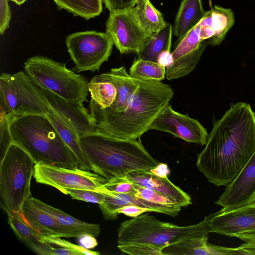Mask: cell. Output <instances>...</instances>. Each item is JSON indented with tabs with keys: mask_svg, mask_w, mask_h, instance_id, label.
Returning <instances> with one entry per match:
<instances>
[{
	"mask_svg": "<svg viewBox=\"0 0 255 255\" xmlns=\"http://www.w3.org/2000/svg\"><path fill=\"white\" fill-rule=\"evenodd\" d=\"M117 89L116 100L105 109L89 106L98 132L125 139H137L149 129L173 96L168 84L130 76L124 66L101 74Z\"/></svg>",
	"mask_w": 255,
	"mask_h": 255,
	"instance_id": "obj_1",
	"label": "cell"
},
{
	"mask_svg": "<svg viewBox=\"0 0 255 255\" xmlns=\"http://www.w3.org/2000/svg\"><path fill=\"white\" fill-rule=\"evenodd\" d=\"M255 152V112L245 102L232 104L214 122L196 166L211 183L227 186Z\"/></svg>",
	"mask_w": 255,
	"mask_h": 255,
	"instance_id": "obj_2",
	"label": "cell"
},
{
	"mask_svg": "<svg viewBox=\"0 0 255 255\" xmlns=\"http://www.w3.org/2000/svg\"><path fill=\"white\" fill-rule=\"evenodd\" d=\"M82 150L92 171L108 180L135 170H150L159 163L140 140L125 139L100 132L79 137Z\"/></svg>",
	"mask_w": 255,
	"mask_h": 255,
	"instance_id": "obj_3",
	"label": "cell"
},
{
	"mask_svg": "<svg viewBox=\"0 0 255 255\" xmlns=\"http://www.w3.org/2000/svg\"><path fill=\"white\" fill-rule=\"evenodd\" d=\"M13 143L28 153L35 164L78 168V162L45 115L12 117L9 125Z\"/></svg>",
	"mask_w": 255,
	"mask_h": 255,
	"instance_id": "obj_4",
	"label": "cell"
},
{
	"mask_svg": "<svg viewBox=\"0 0 255 255\" xmlns=\"http://www.w3.org/2000/svg\"><path fill=\"white\" fill-rule=\"evenodd\" d=\"M210 233L205 217L199 223L179 226L164 222L148 213L122 223L118 230V245L144 243L164 248L182 240L208 236Z\"/></svg>",
	"mask_w": 255,
	"mask_h": 255,
	"instance_id": "obj_5",
	"label": "cell"
},
{
	"mask_svg": "<svg viewBox=\"0 0 255 255\" xmlns=\"http://www.w3.org/2000/svg\"><path fill=\"white\" fill-rule=\"evenodd\" d=\"M25 72L40 89L64 100L83 104L87 101L88 82L85 77L68 69L65 64L36 55L24 63Z\"/></svg>",
	"mask_w": 255,
	"mask_h": 255,
	"instance_id": "obj_6",
	"label": "cell"
},
{
	"mask_svg": "<svg viewBox=\"0 0 255 255\" xmlns=\"http://www.w3.org/2000/svg\"><path fill=\"white\" fill-rule=\"evenodd\" d=\"M34 160L23 148L12 143L0 162L1 206L6 213L19 214L31 196Z\"/></svg>",
	"mask_w": 255,
	"mask_h": 255,
	"instance_id": "obj_7",
	"label": "cell"
},
{
	"mask_svg": "<svg viewBox=\"0 0 255 255\" xmlns=\"http://www.w3.org/2000/svg\"><path fill=\"white\" fill-rule=\"evenodd\" d=\"M51 110L40 88L25 72L2 73L0 76V121L7 115H46Z\"/></svg>",
	"mask_w": 255,
	"mask_h": 255,
	"instance_id": "obj_8",
	"label": "cell"
},
{
	"mask_svg": "<svg viewBox=\"0 0 255 255\" xmlns=\"http://www.w3.org/2000/svg\"><path fill=\"white\" fill-rule=\"evenodd\" d=\"M66 44L77 72L99 71L108 60L114 45L106 32L95 30L71 34L66 37Z\"/></svg>",
	"mask_w": 255,
	"mask_h": 255,
	"instance_id": "obj_9",
	"label": "cell"
},
{
	"mask_svg": "<svg viewBox=\"0 0 255 255\" xmlns=\"http://www.w3.org/2000/svg\"><path fill=\"white\" fill-rule=\"evenodd\" d=\"M33 176L37 183L51 186L64 194L66 189L101 192L103 185L108 181L93 171L41 164L34 165Z\"/></svg>",
	"mask_w": 255,
	"mask_h": 255,
	"instance_id": "obj_10",
	"label": "cell"
},
{
	"mask_svg": "<svg viewBox=\"0 0 255 255\" xmlns=\"http://www.w3.org/2000/svg\"><path fill=\"white\" fill-rule=\"evenodd\" d=\"M106 32L122 54L138 53L151 37L140 26L130 7L110 11Z\"/></svg>",
	"mask_w": 255,
	"mask_h": 255,
	"instance_id": "obj_11",
	"label": "cell"
},
{
	"mask_svg": "<svg viewBox=\"0 0 255 255\" xmlns=\"http://www.w3.org/2000/svg\"><path fill=\"white\" fill-rule=\"evenodd\" d=\"M149 129L168 132L188 142L201 145L206 144L209 134L198 120L175 111L169 103L152 122Z\"/></svg>",
	"mask_w": 255,
	"mask_h": 255,
	"instance_id": "obj_12",
	"label": "cell"
},
{
	"mask_svg": "<svg viewBox=\"0 0 255 255\" xmlns=\"http://www.w3.org/2000/svg\"><path fill=\"white\" fill-rule=\"evenodd\" d=\"M206 217L210 233L231 237L255 233V202L230 210L222 208Z\"/></svg>",
	"mask_w": 255,
	"mask_h": 255,
	"instance_id": "obj_13",
	"label": "cell"
},
{
	"mask_svg": "<svg viewBox=\"0 0 255 255\" xmlns=\"http://www.w3.org/2000/svg\"><path fill=\"white\" fill-rule=\"evenodd\" d=\"M255 202V152L238 176L226 186L215 203L224 210H230Z\"/></svg>",
	"mask_w": 255,
	"mask_h": 255,
	"instance_id": "obj_14",
	"label": "cell"
},
{
	"mask_svg": "<svg viewBox=\"0 0 255 255\" xmlns=\"http://www.w3.org/2000/svg\"><path fill=\"white\" fill-rule=\"evenodd\" d=\"M40 90L50 107L79 137L90 133L98 132L95 119L83 104L67 101L48 90Z\"/></svg>",
	"mask_w": 255,
	"mask_h": 255,
	"instance_id": "obj_15",
	"label": "cell"
},
{
	"mask_svg": "<svg viewBox=\"0 0 255 255\" xmlns=\"http://www.w3.org/2000/svg\"><path fill=\"white\" fill-rule=\"evenodd\" d=\"M18 214L40 237L71 238L64 227L52 216L34 205L30 198L25 202Z\"/></svg>",
	"mask_w": 255,
	"mask_h": 255,
	"instance_id": "obj_16",
	"label": "cell"
},
{
	"mask_svg": "<svg viewBox=\"0 0 255 255\" xmlns=\"http://www.w3.org/2000/svg\"><path fill=\"white\" fill-rule=\"evenodd\" d=\"M126 176L133 184L163 193L172 198L182 207L192 203L189 194L174 185L168 177H159L151 173L150 170H143L131 171Z\"/></svg>",
	"mask_w": 255,
	"mask_h": 255,
	"instance_id": "obj_17",
	"label": "cell"
},
{
	"mask_svg": "<svg viewBox=\"0 0 255 255\" xmlns=\"http://www.w3.org/2000/svg\"><path fill=\"white\" fill-rule=\"evenodd\" d=\"M30 199L34 205L55 218L69 232L71 237L80 238L86 236L96 237L99 235V225L80 221L37 198L31 197Z\"/></svg>",
	"mask_w": 255,
	"mask_h": 255,
	"instance_id": "obj_18",
	"label": "cell"
},
{
	"mask_svg": "<svg viewBox=\"0 0 255 255\" xmlns=\"http://www.w3.org/2000/svg\"><path fill=\"white\" fill-rule=\"evenodd\" d=\"M200 29L199 22L179 39V42L171 53L172 61L176 66L189 68L198 61L201 54L199 47L203 41L200 38Z\"/></svg>",
	"mask_w": 255,
	"mask_h": 255,
	"instance_id": "obj_19",
	"label": "cell"
},
{
	"mask_svg": "<svg viewBox=\"0 0 255 255\" xmlns=\"http://www.w3.org/2000/svg\"><path fill=\"white\" fill-rule=\"evenodd\" d=\"M209 236L182 240L165 246L163 255H229V248L218 246L208 243Z\"/></svg>",
	"mask_w": 255,
	"mask_h": 255,
	"instance_id": "obj_20",
	"label": "cell"
},
{
	"mask_svg": "<svg viewBox=\"0 0 255 255\" xmlns=\"http://www.w3.org/2000/svg\"><path fill=\"white\" fill-rule=\"evenodd\" d=\"M102 188L101 192L105 194V200L99 206L106 220H116L119 215L118 210L125 206L130 204L151 209L153 212L162 213L163 211L159 206L143 199L135 197L132 194L116 193L107 189L103 185Z\"/></svg>",
	"mask_w": 255,
	"mask_h": 255,
	"instance_id": "obj_21",
	"label": "cell"
},
{
	"mask_svg": "<svg viewBox=\"0 0 255 255\" xmlns=\"http://www.w3.org/2000/svg\"><path fill=\"white\" fill-rule=\"evenodd\" d=\"M202 0H183L176 14L173 28L179 39L197 25L204 16Z\"/></svg>",
	"mask_w": 255,
	"mask_h": 255,
	"instance_id": "obj_22",
	"label": "cell"
},
{
	"mask_svg": "<svg viewBox=\"0 0 255 255\" xmlns=\"http://www.w3.org/2000/svg\"><path fill=\"white\" fill-rule=\"evenodd\" d=\"M213 29L214 36L208 40V44L219 45L235 23L234 12L231 8L215 5L206 12L201 20Z\"/></svg>",
	"mask_w": 255,
	"mask_h": 255,
	"instance_id": "obj_23",
	"label": "cell"
},
{
	"mask_svg": "<svg viewBox=\"0 0 255 255\" xmlns=\"http://www.w3.org/2000/svg\"><path fill=\"white\" fill-rule=\"evenodd\" d=\"M46 116L63 141L74 154L78 162V168L86 171H92V168L82 150L79 136L76 132L52 109Z\"/></svg>",
	"mask_w": 255,
	"mask_h": 255,
	"instance_id": "obj_24",
	"label": "cell"
},
{
	"mask_svg": "<svg viewBox=\"0 0 255 255\" xmlns=\"http://www.w3.org/2000/svg\"><path fill=\"white\" fill-rule=\"evenodd\" d=\"M130 8L140 26L151 36L158 33L167 23L162 13L149 0H137Z\"/></svg>",
	"mask_w": 255,
	"mask_h": 255,
	"instance_id": "obj_25",
	"label": "cell"
},
{
	"mask_svg": "<svg viewBox=\"0 0 255 255\" xmlns=\"http://www.w3.org/2000/svg\"><path fill=\"white\" fill-rule=\"evenodd\" d=\"M7 222L18 239L35 253L48 255L49 245L41 241L37 235L18 214L6 213Z\"/></svg>",
	"mask_w": 255,
	"mask_h": 255,
	"instance_id": "obj_26",
	"label": "cell"
},
{
	"mask_svg": "<svg viewBox=\"0 0 255 255\" xmlns=\"http://www.w3.org/2000/svg\"><path fill=\"white\" fill-rule=\"evenodd\" d=\"M88 86L91 95L89 106L105 109L111 107L116 100L118 93L116 87L101 74L91 79Z\"/></svg>",
	"mask_w": 255,
	"mask_h": 255,
	"instance_id": "obj_27",
	"label": "cell"
},
{
	"mask_svg": "<svg viewBox=\"0 0 255 255\" xmlns=\"http://www.w3.org/2000/svg\"><path fill=\"white\" fill-rule=\"evenodd\" d=\"M173 28L170 23L155 35L151 36L138 53V59L157 62L160 54L164 51H170Z\"/></svg>",
	"mask_w": 255,
	"mask_h": 255,
	"instance_id": "obj_28",
	"label": "cell"
},
{
	"mask_svg": "<svg viewBox=\"0 0 255 255\" xmlns=\"http://www.w3.org/2000/svg\"><path fill=\"white\" fill-rule=\"evenodd\" d=\"M60 9L86 20L99 16L102 11V0H53Z\"/></svg>",
	"mask_w": 255,
	"mask_h": 255,
	"instance_id": "obj_29",
	"label": "cell"
},
{
	"mask_svg": "<svg viewBox=\"0 0 255 255\" xmlns=\"http://www.w3.org/2000/svg\"><path fill=\"white\" fill-rule=\"evenodd\" d=\"M135 193L134 196L154 203L165 212V214L175 217L181 210L176 201L169 196L154 190L134 184Z\"/></svg>",
	"mask_w": 255,
	"mask_h": 255,
	"instance_id": "obj_30",
	"label": "cell"
},
{
	"mask_svg": "<svg viewBox=\"0 0 255 255\" xmlns=\"http://www.w3.org/2000/svg\"><path fill=\"white\" fill-rule=\"evenodd\" d=\"M129 74L136 78L161 81L166 77V67L157 62L137 58L131 65Z\"/></svg>",
	"mask_w": 255,
	"mask_h": 255,
	"instance_id": "obj_31",
	"label": "cell"
},
{
	"mask_svg": "<svg viewBox=\"0 0 255 255\" xmlns=\"http://www.w3.org/2000/svg\"><path fill=\"white\" fill-rule=\"evenodd\" d=\"M118 248L123 253L131 255H163V247L151 244L133 243L118 245Z\"/></svg>",
	"mask_w": 255,
	"mask_h": 255,
	"instance_id": "obj_32",
	"label": "cell"
},
{
	"mask_svg": "<svg viewBox=\"0 0 255 255\" xmlns=\"http://www.w3.org/2000/svg\"><path fill=\"white\" fill-rule=\"evenodd\" d=\"M64 194L69 195L73 199L99 205L104 202L105 197L103 192L86 189H66Z\"/></svg>",
	"mask_w": 255,
	"mask_h": 255,
	"instance_id": "obj_33",
	"label": "cell"
},
{
	"mask_svg": "<svg viewBox=\"0 0 255 255\" xmlns=\"http://www.w3.org/2000/svg\"><path fill=\"white\" fill-rule=\"evenodd\" d=\"M13 117L12 114H9L7 115L2 120L0 121V161L4 158L9 147L13 143L9 128L10 122Z\"/></svg>",
	"mask_w": 255,
	"mask_h": 255,
	"instance_id": "obj_34",
	"label": "cell"
},
{
	"mask_svg": "<svg viewBox=\"0 0 255 255\" xmlns=\"http://www.w3.org/2000/svg\"><path fill=\"white\" fill-rule=\"evenodd\" d=\"M134 185L133 183L129 180L126 176L123 177H115L109 180L103 186L107 189L116 193L134 195Z\"/></svg>",
	"mask_w": 255,
	"mask_h": 255,
	"instance_id": "obj_35",
	"label": "cell"
},
{
	"mask_svg": "<svg viewBox=\"0 0 255 255\" xmlns=\"http://www.w3.org/2000/svg\"><path fill=\"white\" fill-rule=\"evenodd\" d=\"M40 240L42 243H46L52 246L74 250L78 253L79 255H98L100 254L99 252L91 251L81 246L76 245L65 240L61 239L60 237H40Z\"/></svg>",
	"mask_w": 255,
	"mask_h": 255,
	"instance_id": "obj_36",
	"label": "cell"
},
{
	"mask_svg": "<svg viewBox=\"0 0 255 255\" xmlns=\"http://www.w3.org/2000/svg\"><path fill=\"white\" fill-rule=\"evenodd\" d=\"M8 0H0V34H4L8 28L11 17V13L8 2Z\"/></svg>",
	"mask_w": 255,
	"mask_h": 255,
	"instance_id": "obj_37",
	"label": "cell"
},
{
	"mask_svg": "<svg viewBox=\"0 0 255 255\" xmlns=\"http://www.w3.org/2000/svg\"><path fill=\"white\" fill-rule=\"evenodd\" d=\"M236 237L244 242L239 249L245 252L247 255H255V233H244Z\"/></svg>",
	"mask_w": 255,
	"mask_h": 255,
	"instance_id": "obj_38",
	"label": "cell"
},
{
	"mask_svg": "<svg viewBox=\"0 0 255 255\" xmlns=\"http://www.w3.org/2000/svg\"><path fill=\"white\" fill-rule=\"evenodd\" d=\"M137 0H102L110 11L128 9L133 6Z\"/></svg>",
	"mask_w": 255,
	"mask_h": 255,
	"instance_id": "obj_39",
	"label": "cell"
},
{
	"mask_svg": "<svg viewBox=\"0 0 255 255\" xmlns=\"http://www.w3.org/2000/svg\"><path fill=\"white\" fill-rule=\"evenodd\" d=\"M151 209L140 207L139 206L130 204L125 206L118 210V214H123L130 217H136L144 212H151Z\"/></svg>",
	"mask_w": 255,
	"mask_h": 255,
	"instance_id": "obj_40",
	"label": "cell"
},
{
	"mask_svg": "<svg viewBox=\"0 0 255 255\" xmlns=\"http://www.w3.org/2000/svg\"><path fill=\"white\" fill-rule=\"evenodd\" d=\"M150 171L154 175L161 178L167 177L170 173L167 165L164 163H159L156 166L151 168Z\"/></svg>",
	"mask_w": 255,
	"mask_h": 255,
	"instance_id": "obj_41",
	"label": "cell"
},
{
	"mask_svg": "<svg viewBox=\"0 0 255 255\" xmlns=\"http://www.w3.org/2000/svg\"><path fill=\"white\" fill-rule=\"evenodd\" d=\"M79 239V242L80 243L81 246L87 249L94 248L98 244V242L95 239V237L94 236H86Z\"/></svg>",
	"mask_w": 255,
	"mask_h": 255,
	"instance_id": "obj_42",
	"label": "cell"
},
{
	"mask_svg": "<svg viewBox=\"0 0 255 255\" xmlns=\"http://www.w3.org/2000/svg\"><path fill=\"white\" fill-rule=\"evenodd\" d=\"M172 62V54L170 51L162 52L158 57L157 63L160 65L166 67Z\"/></svg>",
	"mask_w": 255,
	"mask_h": 255,
	"instance_id": "obj_43",
	"label": "cell"
},
{
	"mask_svg": "<svg viewBox=\"0 0 255 255\" xmlns=\"http://www.w3.org/2000/svg\"><path fill=\"white\" fill-rule=\"evenodd\" d=\"M26 0H12L16 4L21 5L24 3Z\"/></svg>",
	"mask_w": 255,
	"mask_h": 255,
	"instance_id": "obj_44",
	"label": "cell"
},
{
	"mask_svg": "<svg viewBox=\"0 0 255 255\" xmlns=\"http://www.w3.org/2000/svg\"><path fill=\"white\" fill-rule=\"evenodd\" d=\"M11 0V1H12V0Z\"/></svg>",
	"mask_w": 255,
	"mask_h": 255,
	"instance_id": "obj_45",
	"label": "cell"
}]
</instances>
